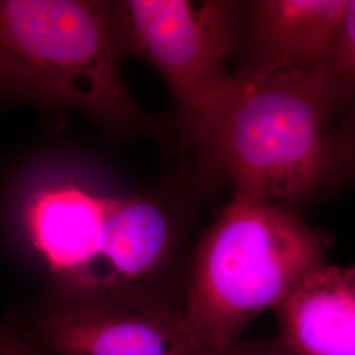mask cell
<instances>
[{
    "label": "cell",
    "instance_id": "6da1fadb",
    "mask_svg": "<svg viewBox=\"0 0 355 355\" xmlns=\"http://www.w3.org/2000/svg\"><path fill=\"white\" fill-rule=\"evenodd\" d=\"M195 199L192 183L120 193L74 166L57 165L23 184L15 218L62 297L183 308Z\"/></svg>",
    "mask_w": 355,
    "mask_h": 355
},
{
    "label": "cell",
    "instance_id": "7a4b0ae2",
    "mask_svg": "<svg viewBox=\"0 0 355 355\" xmlns=\"http://www.w3.org/2000/svg\"><path fill=\"white\" fill-rule=\"evenodd\" d=\"M338 112L318 69L232 76L207 104L184 148L200 198L230 189L292 208L322 196Z\"/></svg>",
    "mask_w": 355,
    "mask_h": 355
},
{
    "label": "cell",
    "instance_id": "3957f363",
    "mask_svg": "<svg viewBox=\"0 0 355 355\" xmlns=\"http://www.w3.org/2000/svg\"><path fill=\"white\" fill-rule=\"evenodd\" d=\"M123 60L114 1L0 0V103L74 111L117 140L180 141L132 96Z\"/></svg>",
    "mask_w": 355,
    "mask_h": 355
},
{
    "label": "cell",
    "instance_id": "277c9868",
    "mask_svg": "<svg viewBox=\"0 0 355 355\" xmlns=\"http://www.w3.org/2000/svg\"><path fill=\"white\" fill-rule=\"evenodd\" d=\"M329 234L295 209L233 193L192 248L183 328L193 346L218 347L267 309H275L297 283L328 262Z\"/></svg>",
    "mask_w": 355,
    "mask_h": 355
},
{
    "label": "cell",
    "instance_id": "5b68a950",
    "mask_svg": "<svg viewBox=\"0 0 355 355\" xmlns=\"http://www.w3.org/2000/svg\"><path fill=\"white\" fill-rule=\"evenodd\" d=\"M242 1L120 0L114 16L123 57L161 74L177 110L184 146L198 119L233 74Z\"/></svg>",
    "mask_w": 355,
    "mask_h": 355
},
{
    "label": "cell",
    "instance_id": "8992f818",
    "mask_svg": "<svg viewBox=\"0 0 355 355\" xmlns=\"http://www.w3.org/2000/svg\"><path fill=\"white\" fill-rule=\"evenodd\" d=\"M36 333L45 354H192L183 309L162 300L62 297L40 316Z\"/></svg>",
    "mask_w": 355,
    "mask_h": 355
},
{
    "label": "cell",
    "instance_id": "52a82bcc",
    "mask_svg": "<svg viewBox=\"0 0 355 355\" xmlns=\"http://www.w3.org/2000/svg\"><path fill=\"white\" fill-rule=\"evenodd\" d=\"M347 6L349 0L242 1L233 76L318 69Z\"/></svg>",
    "mask_w": 355,
    "mask_h": 355
},
{
    "label": "cell",
    "instance_id": "ba28073f",
    "mask_svg": "<svg viewBox=\"0 0 355 355\" xmlns=\"http://www.w3.org/2000/svg\"><path fill=\"white\" fill-rule=\"evenodd\" d=\"M278 341L295 355H355V266L316 267L277 308Z\"/></svg>",
    "mask_w": 355,
    "mask_h": 355
},
{
    "label": "cell",
    "instance_id": "9c48e42d",
    "mask_svg": "<svg viewBox=\"0 0 355 355\" xmlns=\"http://www.w3.org/2000/svg\"><path fill=\"white\" fill-rule=\"evenodd\" d=\"M338 116L355 105V0H349L329 51L318 66Z\"/></svg>",
    "mask_w": 355,
    "mask_h": 355
},
{
    "label": "cell",
    "instance_id": "30bf717a",
    "mask_svg": "<svg viewBox=\"0 0 355 355\" xmlns=\"http://www.w3.org/2000/svg\"><path fill=\"white\" fill-rule=\"evenodd\" d=\"M355 184V105L336 120L330 137L322 196Z\"/></svg>",
    "mask_w": 355,
    "mask_h": 355
},
{
    "label": "cell",
    "instance_id": "8fae6325",
    "mask_svg": "<svg viewBox=\"0 0 355 355\" xmlns=\"http://www.w3.org/2000/svg\"><path fill=\"white\" fill-rule=\"evenodd\" d=\"M191 355H295L277 340L243 341L242 338L218 347L192 345Z\"/></svg>",
    "mask_w": 355,
    "mask_h": 355
},
{
    "label": "cell",
    "instance_id": "7c38bea8",
    "mask_svg": "<svg viewBox=\"0 0 355 355\" xmlns=\"http://www.w3.org/2000/svg\"><path fill=\"white\" fill-rule=\"evenodd\" d=\"M40 355H48V354H45V353H44V352H41V350H40Z\"/></svg>",
    "mask_w": 355,
    "mask_h": 355
}]
</instances>
